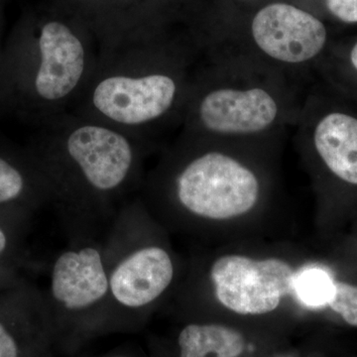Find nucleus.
<instances>
[{
	"mask_svg": "<svg viewBox=\"0 0 357 357\" xmlns=\"http://www.w3.org/2000/svg\"><path fill=\"white\" fill-rule=\"evenodd\" d=\"M163 174L174 203L190 215L227 220L250 213L259 203L263 182L229 142L180 134Z\"/></svg>",
	"mask_w": 357,
	"mask_h": 357,
	"instance_id": "5",
	"label": "nucleus"
},
{
	"mask_svg": "<svg viewBox=\"0 0 357 357\" xmlns=\"http://www.w3.org/2000/svg\"><path fill=\"white\" fill-rule=\"evenodd\" d=\"M328 41L325 23L314 14L290 2L272 1L253 13L243 39L202 52L241 58L295 77L318 62Z\"/></svg>",
	"mask_w": 357,
	"mask_h": 357,
	"instance_id": "6",
	"label": "nucleus"
},
{
	"mask_svg": "<svg viewBox=\"0 0 357 357\" xmlns=\"http://www.w3.org/2000/svg\"><path fill=\"white\" fill-rule=\"evenodd\" d=\"M180 357H238L245 347L241 333L222 325H189L178 335Z\"/></svg>",
	"mask_w": 357,
	"mask_h": 357,
	"instance_id": "12",
	"label": "nucleus"
},
{
	"mask_svg": "<svg viewBox=\"0 0 357 357\" xmlns=\"http://www.w3.org/2000/svg\"><path fill=\"white\" fill-rule=\"evenodd\" d=\"M0 272H3V271H0ZM2 278H6V277L1 276V275H0V281L2 280Z\"/></svg>",
	"mask_w": 357,
	"mask_h": 357,
	"instance_id": "19",
	"label": "nucleus"
},
{
	"mask_svg": "<svg viewBox=\"0 0 357 357\" xmlns=\"http://www.w3.org/2000/svg\"><path fill=\"white\" fill-rule=\"evenodd\" d=\"M13 238L0 217V271L6 270L7 259L13 255Z\"/></svg>",
	"mask_w": 357,
	"mask_h": 357,
	"instance_id": "17",
	"label": "nucleus"
},
{
	"mask_svg": "<svg viewBox=\"0 0 357 357\" xmlns=\"http://www.w3.org/2000/svg\"><path fill=\"white\" fill-rule=\"evenodd\" d=\"M347 62H349L351 69L357 74V40L349 49V54H347Z\"/></svg>",
	"mask_w": 357,
	"mask_h": 357,
	"instance_id": "18",
	"label": "nucleus"
},
{
	"mask_svg": "<svg viewBox=\"0 0 357 357\" xmlns=\"http://www.w3.org/2000/svg\"><path fill=\"white\" fill-rule=\"evenodd\" d=\"M42 126L31 158L52 198L64 208H105L135 185L146 140L73 114Z\"/></svg>",
	"mask_w": 357,
	"mask_h": 357,
	"instance_id": "3",
	"label": "nucleus"
},
{
	"mask_svg": "<svg viewBox=\"0 0 357 357\" xmlns=\"http://www.w3.org/2000/svg\"><path fill=\"white\" fill-rule=\"evenodd\" d=\"M201 57L194 38L165 33L98 53L93 75L69 112L143 140L182 126Z\"/></svg>",
	"mask_w": 357,
	"mask_h": 357,
	"instance_id": "1",
	"label": "nucleus"
},
{
	"mask_svg": "<svg viewBox=\"0 0 357 357\" xmlns=\"http://www.w3.org/2000/svg\"><path fill=\"white\" fill-rule=\"evenodd\" d=\"M328 306L349 325L357 326V287L345 282L335 281V292Z\"/></svg>",
	"mask_w": 357,
	"mask_h": 357,
	"instance_id": "14",
	"label": "nucleus"
},
{
	"mask_svg": "<svg viewBox=\"0 0 357 357\" xmlns=\"http://www.w3.org/2000/svg\"><path fill=\"white\" fill-rule=\"evenodd\" d=\"M295 274L278 258L258 260L243 255L222 256L211 269L218 302L239 314L273 312L282 298L293 293Z\"/></svg>",
	"mask_w": 357,
	"mask_h": 357,
	"instance_id": "7",
	"label": "nucleus"
},
{
	"mask_svg": "<svg viewBox=\"0 0 357 357\" xmlns=\"http://www.w3.org/2000/svg\"><path fill=\"white\" fill-rule=\"evenodd\" d=\"M172 258L159 246H144L131 251L109 273V295L128 309L152 304L174 279Z\"/></svg>",
	"mask_w": 357,
	"mask_h": 357,
	"instance_id": "10",
	"label": "nucleus"
},
{
	"mask_svg": "<svg viewBox=\"0 0 357 357\" xmlns=\"http://www.w3.org/2000/svg\"><path fill=\"white\" fill-rule=\"evenodd\" d=\"M53 299L68 311L95 306L109 295V273L102 253L93 246L66 250L51 270Z\"/></svg>",
	"mask_w": 357,
	"mask_h": 357,
	"instance_id": "9",
	"label": "nucleus"
},
{
	"mask_svg": "<svg viewBox=\"0 0 357 357\" xmlns=\"http://www.w3.org/2000/svg\"><path fill=\"white\" fill-rule=\"evenodd\" d=\"M325 6L335 20L357 24V0H325Z\"/></svg>",
	"mask_w": 357,
	"mask_h": 357,
	"instance_id": "15",
	"label": "nucleus"
},
{
	"mask_svg": "<svg viewBox=\"0 0 357 357\" xmlns=\"http://www.w3.org/2000/svg\"><path fill=\"white\" fill-rule=\"evenodd\" d=\"M335 283L326 270L307 268L295 274L293 293L307 307H324L332 300Z\"/></svg>",
	"mask_w": 357,
	"mask_h": 357,
	"instance_id": "13",
	"label": "nucleus"
},
{
	"mask_svg": "<svg viewBox=\"0 0 357 357\" xmlns=\"http://www.w3.org/2000/svg\"><path fill=\"white\" fill-rule=\"evenodd\" d=\"M295 126L301 145L338 180L357 187V115L321 109L314 96H307Z\"/></svg>",
	"mask_w": 357,
	"mask_h": 357,
	"instance_id": "8",
	"label": "nucleus"
},
{
	"mask_svg": "<svg viewBox=\"0 0 357 357\" xmlns=\"http://www.w3.org/2000/svg\"><path fill=\"white\" fill-rule=\"evenodd\" d=\"M43 198H47V192L34 161L20 163L0 153V215L20 210L25 203Z\"/></svg>",
	"mask_w": 357,
	"mask_h": 357,
	"instance_id": "11",
	"label": "nucleus"
},
{
	"mask_svg": "<svg viewBox=\"0 0 357 357\" xmlns=\"http://www.w3.org/2000/svg\"><path fill=\"white\" fill-rule=\"evenodd\" d=\"M294 79L243 59L202 54L181 134L229 142L277 140L296 126L304 102Z\"/></svg>",
	"mask_w": 357,
	"mask_h": 357,
	"instance_id": "2",
	"label": "nucleus"
},
{
	"mask_svg": "<svg viewBox=\"0 0 357 357\" xmlns=\"http://www.w3.org/2000/svg\"><path fill=\"white\" fill-rule=\"evenodd\" d=\"M7 53L4 91L40 122L69 112L98 62V42L63 8L36 20Z\"/></svg>",
	"mask_w": 357,
	"mask_h": 357,
	"instance_id": "4",
	"label": "nucleus"
},
{
	"mask_svg": "<svg viewBox=\"0 0 357 357\" xmlns=\"http://www.w3.org/2000/svg\"><path fill=\"white\" fill-rule=\"evenodd\" d=\"M286 357V356H285Z\"/></svg>",
	"mask_w": 357,
	"mask_h": 357,
	"instance_id": "20",
	"label": "nucleus"
},
{
	"mask_svg": "<svg viewBox=\"0 0 357 357\" xmlns=\"http://www.w3.org/2000/svg\"><path fill=\"white\" fill-rule=\"evenodd\" d=\"M0 357H20L17 342L0 319Z\"/></svg>",
	"mask_w": 357,
	"mask_h": 357,
	"instance_id": "16",
	"label": "nucleus"
}]
</instances>
